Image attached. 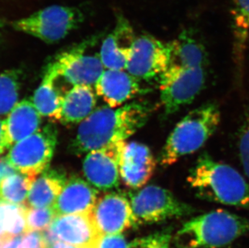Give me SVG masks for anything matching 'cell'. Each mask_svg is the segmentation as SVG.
<instances>
[{
    "mask_svg": "<svg viewBox=\"0 0 249 248\" xmlns=\"http://www.w3.org/2000/svg\"><path fill=\"white\" fill-rule=\"evenodd\" d=\"M150 113L148 103L143 102H132L117 108H97L79 124L71 152L83 154L126 141L147 123Z\"/></svg>",
    "mask_w": 249,
    "mask_h": 248,
    "instance_id": "1",
    "label": "cell"
},
{
    "mask_svg": "<svg viewBox=\"0 0 249 248\" xmlns=\"http://www.w3.org/2000/svg\"><path fill=\"white\" fill-rule=\"evenodd\" d=\"M187 182L199 198L249 210V182L233 167L217 161L207 152L197 158Z\"/></svg>",
    "mask_w": 249,
    "mask_h": 248,
    "instance_id": "2",
    "label": "cell"
},
{
    "mask_svg": "<svg viewBox=\"0 0 249 248\" xmlns=\"http://www.w3.org/2000/svg\"><path fill=\"white\" fill-rule=\"evenodd\" d=\"M249 233V218L215 210L186 221L174 234L176 248H222Z\"/></svg>",
    "mask_w": 249,
    "mask_h": 248,
    "instance_id": "3",
    "label": "cell"
},
{
    "mask_svg": "<svg viewBox=\"0 0 249 248\" xmlns=\"http://www.w3.org/2000/svg\"><path fill=\"white\" fill-rule=\"evenodd\" d=\"M220 119L219 106L214 103L190 111L168 136L159 157L160 165L171 166L181 157L197 152L215 132Z\"/></svg>",
    "mask_w": 249,
    "mask_h": 248,
    "instance_id": "4",
    "label": "cell"
},
{
    "mask_svg": "<svg viewBox=\"0 0 249 248\" xmlns=\"http://www.w3.org/2000/svg\"><path fill=\"white\" fill-rule=\"evenodd\" d=\"M84 19L85 14L78 7L53 5L13 20L11 25L15 30L53 44L77 29Z\"/></svg>",
    "mask_w": 249,
    "mask_h": 248,
    "instance_id": "5",
    "label": "cell"
},
{
    "mask_svg": "<svg viewBox=\"0 0 249 248\" xmlns=\"http://www.w3.org/2000/svg\"><path fill=\"white\" fill-rule=\"evenodd\" d=\"M94 35L57 54L50 64L58 75L59 79L72 86H94L105 71L99 53H89L99 40Z\"/></svg>",
    "mask_w": 249,
    "mask_h": 248,
    "instance_id": "6",
    "label": "cell"
},
{
    "mask_svg": "<svg viewBox=\"0 0 249 248\" xmlns=\"http://www.w3.org/2000/svg\"><path fill=\"white\" fill-rule=\"evenodd\" d=\"M132 211L138 224H153L191 215L195 207L181 201L169 190L150 185L130 194Z\"/></svg>",
    "mask_w": 249,
    "mask_h": 248,
    "instance_id": "7",
    "label": "cell"
},
{
    "mask_svg": "<svg viewBox=\"0 0 249 248\" xmlns=\"http://www.w3.org/2000/svg\"><path fill=\"white\" fill-rule=\"evenodd\" d=\"M56 141V129L47 125L16 143L8 151L7 159L18 173L36 177L49 169Z\"/></svg>",
    "mask_w": 249,
    "mask_h": 248,
    "instance_id": "8",
    "label": "cell"
},
{
    "mask_svg": "<svg viewBox=\"0 0 249 248\" xmlns=\"http://www.w3.org/2000/svg\"><path fill=\"white\" fill-rule=\"evenodd\" d=\"M206 81L205 67L167 69L159 78L160 101L165 115H173L191 104L204 88Z\"/></svg>",
    "mask_w": 249,
    "mask_h": 248,
    "instance_id": "9",
    "label": "cell"
},
{
    "mask_svg": "<svg viewBox=\"0 0 249 248\" xmlns=\"http://www.w3.org/2000/svg\"><path fill=\"white\" fill-rule=\"evenodd\" d=\"M170 51L169 42L148 34L137 36L126 71L139 81L160 78L169 66Z\"/></svg>",
    "mask_w": 249,
    "mask_h": 248,
    "instance_id": "10",
    "label": "cell"
},
{
    "mask_svg": "<svg viewBox=\"0 0 249 248\" xmlns=\"http://www.w3.org/2000/svg\"><path fill=\"white\" fill-rule=\"evenodd\" d=\"M42 233L48 247L60 240L75 248H95L101 237L91 212L56 216Z\"/></svg>",
    "mask_w": 249,
    "mask_h": 248,
    "instance_id": "11",
    "label": "cell"
},
{
    "mask_svg": "<svg viewBox=\"0 0 249 248\" xmlns=\"http://www.w3.org/2000/svg\"><path fill=\"white\" fill-rule=\"evenodd\" d=\"M91 215L101 235L121 234L138 225L131 201L119 193H109L98 198Z\"/></svg>",
    "mask_w": 249,
    "mask_h": 248,
    "instance_id": "12",
    "label": "cell"
},
{
    "mask_svg": "<svg viewBox=\"0 0 249 248\" xmlns=\"http://www.w3.org/2000/svg\"><path fill=\"white\" fill-rule=\"evenodd\" d=\"M126 141L113 143L87 152L83 171L87 181L94 188L107 191L120 184V162Z\"/></svg>",
    "mask_w": 249,
    "mask_h": 248,
    "instance_id": "13",
    "label": "cell"
},
{
    "mask_svg": "<svg viewBox=\"0 0 249 248\" xmlns=\"http://www.w3.org/2000/svg\"><path fill=\"white\" fill-rule=\"evenodd\" d=\"M115 28L104 38L99 56L105 70L126 71L137 36L128 19L116 13Z\"/></svg>",
    "mask_w": 249,
    "mask_h": 248,
    "instance_id": "14",
    "label": "cell"
},
{
    "mask_svg": "<svg viewBox=\"0 0 249 248\" xmlns=\"http://www.w3.org/2000/svg\"><path fill=\"white\" fill-rule=\"evenodd\" d=\"M156 164L148 146L135 141L125 142L120 157V179L127 187L140 189L153 177Z\"/></svg>",
    "mask_w": 249,
    "mask_h": 248,
    "instance_id": "15",
    "label": "cell"
},
{
    "mask_svg": "<svg viewBox=\"0 0 249 248\" xmlns=\"http://www.w3.org/2000/svg\"><path fill=\"white\" fill-rule=\"evenodd\" d=\"M41 115L36 109L33 102H18L2 121V142L0 155L9 151L12 147L35 133L40 129Z\"/></svg>",
    "mask_w": 249,
    "mask_h": 248,
    "instance_id": "16",
    "label": "cell"
},
{
    "mask_svg": "<svg viewBox=\"0 0 249 248\" xmlns=\"http://www.w3.org/2000/svg\"><path fill=\"white\" fill-rule=\"evenodd\" d=\"M94 88L97 95L111 108L127 104L143 92L140 81L127 71L105 70L94 85Z\"/></svg>",
    "mask_w": 249,
    "mask_h": 248,
    "instance_id": "17",
    "label": "cell"
},
{
    "mask_svg": "<svg viewBox=\"0 0 249 248\" xmlns=\"http://www.w3.org/2000/svg\"><path fill=\"white\" fill-rule=\"evenodd\" d=\"M99 191L78 177L66 181L61 194L52 206L56 216L90 213L98 200Z\"/></svg>",
    "mask_w": 249,
    "mask_h": 248,
    "instance_id": "18",
    "label": "cell"
},
{
    "mask_svg": "<svg viewBox=\"0 0 249 248\" xmlns=\"http://www.w3.org/2000/svg\"><path fill=\"white\" fill-rule=\"evenodd\" d=\"M170 60L168 68L206 67L208 58L204 45L191 29H184L170 41Z\"/></svg>",
    "mask_w": 249,
    "mask_h": 248,
    "instance_id": "19",
    "label": "cell"
},
{
    "mask_svg": "<svg viewBox=\"0 0 249 248\" xmlns=\"http://www.w3.org/2000/svg\"><path fill=\"white\" fill-rule=\"evenodd\" d=\"M45 73L32 102L41 116L50 119L52 122H57L61 119V106L66 94L57 87V73L50 63Z\"/></svg>",
    "mask_w": 249,
    "mask_h": 248,
    "instance_id": "20",
    "label": "cell"
},
{
    "mask_svg": "<svg viewBox=\"0 0 249 248\" xmlns=\"http://www.w3.org/2000/svg\"><path fill=\"white\" fill-rule=\"evenodd\" d=\"M67 180L62 170L46 169L33 180L26 206L34 208L52 207Z\"/></svg>",
    "mask_w": 249,
    "mask_h": 248,
    "instance_id": "21",
    "label": "cell"
},
{
    "mask_svg": "<svg viewBox=\"0 0 249 248\" xmlns=\"http://www.w3.org/2000/svg\"><path fill=\"white\" fill-rule=\"evenodd\" d=\"M95 106L96 96L92 87H73L64 96L59 122L65 125L81 124L91 115Z\"/></svg>",
    "mask_w": 249,
    "mask_h": 248,
    "instance_id": "22",
    "label": "cell"
},
{
    "mask_svg": "<svg viewBox=\"0 0 249 248\" xmlns=\"http://www.w3.org/2000/svg\"><path fill=\"white\" fill-rule=\"evenodd\" d=\"M232 29L234 53L238 62L242 61L249 35V0H233Z\"/></svg>",
    "mask_w": 249,
    "mask_h": 248,
    "instance_id": "23",
    "label": "cell"
},
{
    "mask_svg": "<svg viewBox=\"0 0 249 248\" xmlns=\"http://www.w3.org/2000/svg\"><path fill=\"white\" fill-rule=\"evenodd\" d=\"M35 177L16 173L0 184V199L19 206L26 205L31 185Z\"/></svg>",
    "mask_w": 249,
    "mask_h": 248,
    "instance_id": "24",
    "label": "cell"
},
{
    "mask_svg": "<svg viewBox=\"0 0 249 248\" xmlns=\"http://www.w3.org/2000/svg\"><path fill=\"white\" fill-rule=\"evenodd\" d=\"M21 72L17 70L0 74V116L8 115L19 100Z\"/></svg>",
    "mask_w": 249,
    "mask_h": 248,
    "instance_id": "25",
    "label": "cell"
},
{
    "mask_svg": "<svg viewBox=\"0 0 249 248\" xmlns=\"http://www.w3.org/2000/svg\"><path fill=\"white\" fill-rule=\"evenodd\" d=\"M56 218L53 207L34 208L25 205L27 231H38L47 229Z\"/></svg>",
    "mask_w": 249,
    "mask_h": 248,
    "instance_id": "26",
    "label": "cell"
},
{
    "mask_svg": "<svg viewBox=\"0 0 249 248\" xmlns=\"http://www.w3.org/2000/svg\"><path fill=\"white\" fill-rule=\"evenodd\" d=\"M174 234L171 229L149 234L131 243L132 248H171Z\"/></svg>",
    "mask_w": 249,
    "mask_h": 248,
    "instance_id": "27",
    "label": "cell"
},
{
    "mask_svg": "<svg viewBox=\"0 0 249 248\" xmlns=\"http://www.w3.org/2000/svg\"><path fill=\"white\" fill-rule=\"evenodd\" d=\"M238 151L240 164L249 182V112L240 126L238 141Z\"/></svg>",
    "mask_w": 249,
    "mask_h": 248,
    "instance_id": "28",
    "label": "cell"
},
{
    "mask_svg": "<svg viewBox=\"0 0 249 248\" xmlns=\"http://www.w3.org/2000/svg\"><path fill=\"white\" fill-rule=\"evenodd\" d=\"M95 248H132L121 234L101 235Z\"/></svg>",
    "mask_w": 249,
    "mask_h": 248,
    "instance_id": "29",
    "label": "cell"
},
{
    "mask_svg": "<svg viewBox=\"0 0 249 248\" xmlns=\"http://www.w3.org/2000/svg\"><path fill=\"white\" fill-rule=\"evenodd\" d=\"M23 248H48L42 232L28 231L24 233Z\"/></svg>",
    "mask_w": 249,
    "mask_h": 248,
    "instance_id": "30",
    "label": "cell"
},
{
    "mask_svg": "<svg viewBox=\"0 0 249 248\" xmlns=\"http://www.w3.org/2000/svg\"><path fill=\"white\" fill-rule=\"evenodd\" d=\"M16 173H17V170L12 166V164H10L7 157H3L1 155L0 156V184L3 179Z\"/></svg>",
    "mask_w": 249,
    "mask_h": 248,
    "instance_id": "31",
    "label": "cell"
},
{
    "mask_svg": "<svg viewBox=\"0 0 249 248\" xmlns=\"http://www.w3.org/2000/svg\"><path fill=\"white\" fill-rule=\"evenodd\" d=\"M0 248H23V236L18 235L7 239Z\"/></svg>",
    "mask_w": 249,
    "mask_h": 248,
    "instance_id": "32",
    "label": "cell"
},
{
    "mask_svg": "<svg viewBox=\"0 0 249 248\" xmlns=\"http://www.w3.org/2000/svg\"><path fill=\"white\" fill-rule=\"evenodd\" d=\"M48 248H75L74 247L69 245L66 243H61V242L56 241L53 244H51Z\"/></svg>",
    "mask_w": 249,
    "mask_h": 248,
    "instance_id": "33",
    "label": "cell"
},
{
    "mask_svg": "<svg viewBox=\"0 0 249 248\" xmlns=\"http://www.w3.org/2000/svg\"><path fill=\"white\" fill-rule=\"evenodd\" d=\"M2 121H3V120H0V147H1V142H2ZM0 156H1V155H0Z\"/></svg>",
    "mask_w": 249,
    "mask_h": 248,
    "instance_id": "34",
    "label": "cell"
},
{
    "mask_svg": "<svg viewBox=\"0 0 249 248\" xmlns=\"http://www.w3.org/2000/svg\"><path fill=\"white\" fill-rule=\"evenodd\" d=\"M5 241V239H2V238H0V248L2 246V244H3V242Z\"/></svg>",
    "mask_w": 249,
    "mask_h": 248,
    "instance_id": "35",
    "label": "cell"
},
{
    "mask_svg": "<svg viewBox=\"0 0 249 248\" xmlns=\"http://www.w3.org/2000/svg\"><path fill=\"white\" fill-rule=\"evenodd\" d=\"M247 46H249V38H248Z\"/></svg>",
    "mask_w": 249,
    "mask_h": 248,
    "instance_id": "36",
    "label": "cell"
},
{
    "mask_svg": "<svg viewBox=\"0 0 249 248\" xmlns=\"http://www.w3.org/2000/svg\"><path fill=\"white\" fill-rule=\"evenodd\" d=\"M1 37H2V35H1V33H0V41H1Z\"/></svg>",
    "mask_w": 249,
    "mask_h": 248,
    "instance_id": "37",
    "label": "cell"
}]
</instances>
